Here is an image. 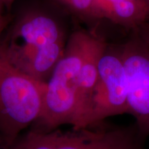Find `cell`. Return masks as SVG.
Returning <instances> with one entry per match:
<instances>
[{
    "instance_id": "cell-1",
    "label": "cell",
    "mask_w": 149,
    "mask_h": 149,
    "mask_svg": "<svg viewBox=\"0 0 149 149\" xmlns=\"http://www.w3.org/2000/svg\"><path fill=\"white\" fill-rule=\"evenodd\" d=\"M64 40L65 33L55 18L31 10L20 16L0 40V53L20 72L38 77L51 68L57 44Z\"/></svg>"
},
{
    "instance_id": "cell-2",
    "label": "cell",
    "mask_w": 149,
    "mask_h": 149,
    "mask_svg": "<svg viewBox=\"0 0 149 149\" xmlns=\"http://www.w3.org/2000/svg\"><path fill=\"white\" fill-rule=\"evenodd\" d=\"M92 35L78 31L70 36L62 57L46 81L42 113L32 128L48 131L64 124L73 125L78 75Z\"/></svg>"
},
{
    "instance_id": "cell-3",
    "label": "cell",
    "mask_w": 149,
    "mask_h": 149,
    "mask_svg": "<svg viewBox=\"0 0 149 149\" xmlns=\"http://www.w3.org/2000/svg\"><path fill=\"white\" fill-rule=\"evenodd\" d=\"M104 122L68 130L31 128L19 136L10 149H146V139L135 124L111 126Z\"/></svg>"
},
{
    "instance_id": "cell-4",
    "label": "cell",
    "mask_w": 149,
    "mask_h": 149,
    "mask_svg": "<svg viewBox=\"0 0 149 149\" xmlns=\"http://www.w3.org/2000/svg\"><path fill=\"white\" fill-rule=\"evenodd\" d=\"M46 83L13 66L0 53V135L11 146L42 111Z\"/></svg>"
},
{
    "instance_id": "cell-5",
    "label": "cell",
    "mask_w": 149,
    "mask_h": 149,
    "mask_svg": "<svg viewBox=\"0 0 149 149\" xmlns=\"http://www.w3.org/2000/svg\"><path fill=\"white\" fill-rule=\"evenodd\" d=\"M128 114L127 78L119 50L107 47L98 63V77L84 127L110 117Z\"/></svg>"
},
{
    "instance_id": "cell-6",
    "label": "cell",
    "mask_w": 149,
    "mask_h": 149,
    "mask_svg": "<svg viewBox=\"0 0 149 149\" xmlns=\"http://www.w3.org/2000/svg\"><path fill=\"white\" fill-rule=\"evenodd\" d=\"M119 51L127 78L128 114L135 118L139 134L146 140L149 136V49L135 33Z\"/></svg>"
},
{
    "instance_id": "cell-7",
    "label": "cell",
    "mask_w": 149,
    "mask_h": 149,
    "mask_svg": "<svg viewBox=\"0 0 149 149\" xmlns=\"http://www.w3.org/2000/svg\"><path fill=\"white\" fill-rule=\"evenodd\" d=\"M107 47L101 37L92 35L79 70L77 81V110L72 128L84 127L98 77V63Z\"/></svg>"
},
{
    "instance_id": "cell-8",
    "label": "cell",
    "mask_w": 149,
    "mask_h": 149,
    "mask_svg": "<svg viewBox=\"0 0 149 149\" xmlns=\"http://www.w3.org/2000/svg\"><path fill=\"white\" fill-rule=\"evenodd\" d=\"M108 19L135 31L149 20L146 0H93L87 19Z\"/></svg>"
},
{
    "instance_id": "cell-9",
    "label": "cell",
    "mask_w": 149,
    "mask_h": 149,
    "mask_svg": "<svg viewBox=\"0 0 149 149\" xmlns=\"http://www.w3.org/2000/svg\"><path fill=\"white\" fill-rule=\"evenodd\" d=\"M93 1V0H71L66 8L78 17L87 19Z\"/></svg>"
},
{
    "instance_id": "cell-10",
    "label": "cell",
    "mask_w": 149,
    "mask_h": 149,
    "mask_svg": "<svg viewBox=\"0 0 149 149\" xmlns=\"http://www.w3.org/2000/svg\"><path fill=\"white\" fill-rule=\"evenodd\" d=\"M134 32L137 33L141 40L146 44L149 49V20L145 22L137 30L134 31Z\"/></svg>"
},
{
    "instance_id": "cell-11",
    "label": "cell",
    "mask_w": 149,
    "mask_h": 149,
    "mask_svg": "<svg viewBox=\"0 0 149 149\" xmlns=\"http://www.w3.org/2000/svg\"><path fill=\"white\" fill-rule=\"evenodd\" d=\"M10 19L11 17L8 15H3L0 18V37H1L2 33L4 31L6 27L8 26V24L10 23Z\"/></svg>"
},
{
    "instance_id": "cell-12",
    "label": "cell",
    "mask_w": 149,
    "mask_h": 149,
    "mask_svg": "<svg viewBox=\"0 0 149 149\" xmlns=\"http://www.w3.org/2000/svg\"><path fill=\"white\" fill-rule=\"evenodd\" d=\"M51 1H53V2H55V3H57V4L62 6L65 7V8H66V6L68 5V3H70V1H71V0H51Z\"/></svg>"
},
{
    "instance_id": "cell-13",
    "label": "cell",
    "mask_w": 149,
    "mask_h": 149,
    "mask_svg": "<svg viewBox=\"0 0 149 149\" xmlns=\"http://www.w3.org/2000/svg\"><path fill=\"white\" fill-rule=\"evenodd\" d=\"M0 149H10V145L6 142L1 135H0Z\"/></svg>"
},
{
    "instance_id": "cell-14",
    "label": "cell",
    "mask_w": 149,
    "mask_h": 149,
    "mask_svg": "<svg viewBox=\"0 0 149 149\" xmlns=\"http://www.w3.org/2000/svg\"><path fill=\"white\" fill-rule=\"evenodd\" d=\"M1 1H2L3 5L6 6L7 7H10L15 0H1Z\"/></svg>"
},
{
    "instance_id": "cell-15",
    "label": "cell",
    "mask_w": 149,
    "mask_h": 149,
    "mask_svg": "<svg viewBox=\"0 0 149 149\" xmlns=\"http://www.w3.org/2000/svg\"><path fill=\"white\" fill-rule=\"evenodd\" d=\"M3 3L2 2V1L1 0H0V18L1 17L3 16Z\"/></svg>"
},
{
    "instance_id": "cell-16",
    "label": "cell",
    "mask_w": 149,
    "mask_h": 149,
    "mask_svg": "<svg viewBox=\"0 0 149 149\" xmlns=\"http://www.w3.org/2000/svg\"><path fill=\"white\" fill-rule=\"evenodd\" d=\"M146 1L148 3V4H149V0H146Z\"/></svg>"
}]
</instances>
